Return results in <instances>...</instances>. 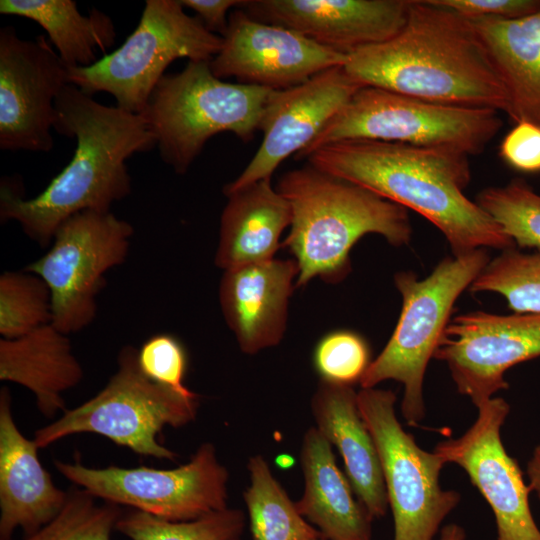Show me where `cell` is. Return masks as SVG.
Listing matches in <instances>:
<instances>
[{
    "mask_svg": "<svg viewBox=\"0 0 540 540\" xmlns=\"http://www.w3.org/2000/svg\"><path fill=\"white\" fill-rule=\"evenodd\" d=\"M137 362L141 372L153 382L186 397L198 395L184 385L187 354L173 335L161 333L151 336L138 350Z\"/></svg>",
    "mask_w": 540,
    "mask_h": 540,
    "instance_id": "836d02e7",
    "label": "cell"
},
{
    "mask_svg": "<svg viewBox=\"0 0 540 540\" xmlns=\"http://www.w3.org/2000/svg\"><path fill=\"white\" fill-rule=\"evenodd\" d=\"M300 462L304 492L298 512L325 540H371L372 518L336 464L332 445L315 427L304 434Z\"/></svg>",
    "mask_w": 540,
    "mask_h": 540,
    "instance_id": "7402d4cb",
    "label": "cell"
},
{
    "mask_svg": "<svg viewBox=\"0 0 540 540\" xmlns=\"http://www.w3.org/2000/svg\"><path fill=\"white\" fill-rule=\"evenodd\" d=\"M464 529L455 523L445 525L440 532L439 540H465Z\"/></svg>",
    "mask_w": 540,
    "mask_h": 540,
    "instance_id": "f35d334b",
    "label": "cell"
},
{
    "mask_svg": "<svg viewBox=\"0 0 540 540\" xmlns=\"http://www.w3.org/2000/svg\"><path fill=\"white\" fill-rule=\"evenodd\" d=\"M343 67L361 87L505 113L508 106L472 21L432 0H409L402 29L384 42L348 53Z\"/></svg>",
    "mask_w": 540,
    "mask_h": 540,
    "instance_id": "3957f363",
    "label": "cell"
},
{
    "mask_svg": "<svg viewBox=\"0 0 540 540\" xmlns=\"http://www.w3.org/2000/svg\"><path fill=\"white\" fill-rule=\"evenodd\" d=\"M469 20L517 19L540 10V0H432Z\"/></svg>",
    "mask_w": 540,
    "mask_h": 540,
    "instance_id": "d590c367",
    "label": "cell"
},
{
    "mask_svg": "<svg viewBox=\"0 0 540 540\" xmlns=\"http://www.w3.org/2000/svg\"><path fill=\"white\" fill-rule=\"evenodd\" d=\"M55 109L54 129L76 139L70 162L33 198L25 199L6 179L0 187L1 221L18 222L41 246L79 212H110L132 189L127 159L156 147L142 114L103 105L73 84L58 95Z\"/></svg>",
    "mask_w": 540,
    "mask_h": 540,
    "instance_id": "6da1fadb",
    "label": "cell"
},
{
    "mask_svg": "<svg viewBox=\"0 0 540 540\" xmlns=\"http://www.w3.org/2000/svg\"><path fill=\"white\" fill-rule=\"evenodd\" d=\"M69 84L68 68L44 35L18 37L0 29V148L49 152L56 119L55 100Z\"/></svg>",
    "mask_w": 540,
    "mask_h": 540,
    "instance_id": "4fadbf2b",
    "label": "cell"
},
{
    "mask_svg": "<svg viewBox=\"0 0 540 540\" xmlns=\"http://www.w3.org/2000/svg\"><path fill=\"white\" fill-rule=\"evenodd\" d=\"M489 261L486 248H479L444 258L422 280L411 271L394 276L402 296L400 317L386 346L359 383L361 388H374L386 380L402 383L401 413L409 425H417L425 417L426 369L450 322L454 304Z\"/></svg>",
    "mask_w": 540,
    "mask_h": 540,
    "instance_id": "8992f818",
    "label": "cell"
},
{
    "mask_svg": "<svg viewBox=\"0 0 540 540\" xmlns=\"http://www.w3.org/2000/svg\"><path fill=\"white\" fill-rule=\"evenodd\" d=\"M315 427L343 458L346 476L372 519L385 516L388 498L379 454L349 385L321 380L311 398Z\"/></svg>",
    "mask_w": 540,
    "mask_h": 540,
    "instance_id": "44dd1931",
    "label": "cell"
},
{
    "mask_svg": "<svg viewBox=\"0 0 540 540\" xmlns=\"http://www.w3.org/2000/svg\"><path fill=\"white\" fill-rule=\"evenodd\" d=\"M272 91L226 82L212 73L209 62L189 61L181 72L161 78L141 114L162 161L182 175L216 134L252 140Z\"/></svg>",
    "mask_w": 540,
    "mask_h": 540,
    "instance_id": "5b68a950",
    "label": "cell"
},
{
    "mask_svg": "<svg viewBox=\"0 0 540 540\" xmlns=\"http://www.w3.org/2000/svg\"><path fill=\"white\" fill-rule=\"evenodd\" d=\"M250 485L243 498L247 507L252 540H313L322 538L297 510L273 476L262 455L249 458Z\"/></svg>",
    "mask_w": 540,
    "mask_h": 540,
    "instance_id": "4316f807",
    "label": "cell"
},
{
    "mask_svg": "<svg viewBox=\"0 0 540 540\" xmlns=\"http://www.w3.org/2000/svg\"><path fill=\"white\" fill-rule=\"evenodd\" d=\"M504 86L506 113L540 126V10L517 19L471 20Z\"/></svg>",
    "mask_w": 540,
    "mask_h": 540,
    "instance_id": "d4e9b609",
    "label": "cell"
},
{
    "mask_svg": "<svg viewBox=\"0 0 540 540\" xmlns=\"http://www.w3.org/2000/svg\"><path fill=\"white\" fill-rule=\"evenodd\" d=\"M499 154L512 168L524 173L540 172V126L519 121L504 136Z\"/></svg>",
    "mask_w": 540,
    "mask_h": 540,
    "instance_id": "e575fe53",
    "label": "cell"
},
{
    "mask_svg": "<svg viewBox=\"0 0 540 540\" xmlns=\"http://www.w3.org/2000/svg\"><path fill=\"white\" fill-rule=\"evenodd\" d=\"M477 409L472 426L456 439L439 442L434 452L446 463L460 466L490 505L497 540H540V529L529 505L531 489L500 436L510 406L497 397Z\"/></svg>",
    "mask_w": 540,
    "mask_h": 540,
    "instance_id": "9a60e30c",
    "label": "cell"
},
{
    "mask_svg": "<svg viewBox=\"0 0 540 540\" xmlns=\"http://www.w3.org/2000/svg\"><path fill=\"white\" fill-rule=\"evenodd\" d=\"M48 285L31 272H4L0 276V334L14 339L51 323Z\"/></svg>",
    "mask_w": 540,
    "mask_h": 540,
    "instance_id": "1f68e13d",
    "label": "cell"
},
{
    "mask_svg": "<svg viewBox=\"0 0 540 540\" xmlns=\"http://www.w3.org/2000/svg\"><path fill=\"white\" fill-rule=\"evenodd\" d=\"M184 8L193 10L212 33L222 37L228 27V11L241 7L245 1L239 0H179Z\"/></svg>",
    "mask_w": 540,
    "mask_h": 540,
    "instance_id": "8d00e7d4",
    "label": "cell"
},
{
    "mask_svg": "<svg viewBox=\"0 0 540 540\" xmlns=\"http://www.w3.org/2000/svg\"><path fill=\"white\" fill-rule=\"evenodd\" d=\"M527 475L529 487L533 490L540 501V444L537 445L527 463Z\"/></svg>",
    "mask_w": 540,
    "mask_h": 540,
    "instance_id": "74e56055",
    "label": "cell"
},
{
    "mask_svg": "<svg viewBox=\"0 0 540 540\" xmlns=\"http://www.w3.org/2000/svg\"><path fill=\"white\" fill-rule=\"evenodd\" d=\"M520 248L540 249V194L522 179L481 190L475 201Z\"/></svg>",
    "mask_w": 540,
    "mask_h": 540,
    "instance_id": "4dcf8cb0",
    "label": "cell"
},
{
    "mask_svg": "<svg viewBox=\"0 0 540 540\" xmlns=\"http://www.w3.org/2000/svg\"><path fill=\"white\" fill-rule=\"evenodd\" d=\"M7 387L0 391V540L17 529L29 536L63 508L67 491L58 488L38 457L34 440L18 429Z\"/></svg>",
    "mask_w": 540,
    "mask_h": 540,
    "instance_id": "ffe728a7",
    "label": "cell"
},
{
    "mask_svg": "<svg viewBox=\"0 0 540 540\" xmlns=\"http://www.w3.org/2000/svg\"><path fill=\"white\" fill-rule=\"evenodd\" d=\"M245 514L225 508L191 521H169L148 513L124 512L116 530L130 540H242Z\"/></svg>",
    "mask_w": 540,
    "mask_h": 540,
    "instance_id": "83f0119b",
    "label": "cell"
},
{
    "mask_svg": "<svg viewBox=\"0 0 540 540\" xmlns=\"http://www.w3.org/2000/svg\"><path fill=\"white\" fill-rule=\"evenodd\" d=\"M358 408L376 445L394 519V540H434L460 494L444 490L440 473L446 462L418 446L395 413L391 390L361 388Z\"/></svg>",
    "mask_w": 540,
    "mask_h": 540,
    "instance_id": "30bf717a",
    "label": "cell"
},
{
    "mask_svg": "<svg viewBox=\"0 0 540 540\" xmlns=\"http://www.w3.org/2000/svg\"><path fill=\"white\" fill-rule=\"evenodd\" d=\"M220 218L217 267L225 270L274 258L280 237L291 224V209L271 179L226 195Z\"/></svg>",
    "mask_w": 540,
    "mask_h": 540,
    "instance_id": "603a6c76",
    "label": "cell"
},
{
    "mask_svg": "<svg viewBox=\"0 0 540 540\" xmlns=\"http://www.w3.org/2000/svg\"><path fill=\"white\" fill-rule=\"evenodd\" d=\"M540 357V313L457 315L445 328L434 358L447 364L457 391L478 407L509 387L511 367Z\"/></svg>",
    "mask_w": 540,
    "mask_h": 540,
    "instance_id": "5bb4252c",
    "label": "cell"
},
{
    "mask_svg": "<svg viewBox=\"0 0 540 540\" xmlns=\"http://www.w3.org/2000/svg\"><path fill=\"white\" fill-rule=\"evenodd\" d=\"M468 290L502 295L514 313H540V249L501 251L486 264Z\"/></svg>",
    "mask_w": 540,
    "mask_h": 540,
    "instance_id": "f1b7e54d",
    "label": "cell"
},
{
    "mask_svg": "<svg viewBox=\"0 0 540 540\" xmlns=\"http://www.w3.org/2000/svg\"><path fill=\"white\" fill-rule=\"evenodd\" d=\"M97 500L81 487L69 489L57 516L22 540H112L123 509L120 505Z\"/></svg>",
    "mask_w": 540,
    "mask_h": 540,
    "instance_id": "f546056e",
    "label": "cell"
},
{
    "mask_svg": "<svg viewBox=\"0 0 540 540\" xmlns=\"http://www.w3.org/2000/svg\"><path fill=\"white\" fill-rule=\"evenodd\" d=\"M137 352L124 347L117 371L101 391L36 430L37 447L46 448L72 434L95 433L138 455L175 460L179 455L160 444L158 434L165 426L178 428L192 422L199 396H183L147 378L139 369Z\"/></svg>",
    "mask_w": 540,
    "mask_h": 540,
    "instance_id": "ba28073f",
    "label": "cell"
},
{
    "mask_svg": "<svg viewBox=\"0 0 540 540\" xmlns=\"http://www.w3.org/2000/svg\"><path fill=\"white\" fill-rule=\"evenodd\" d=\"M82 378L70 340L51 323L21 337L0 340V379L29 389L46 418L67 410L62 394Z\"/></svg>",
    "mask_w": 540,
    "mask_h": 540,
    "instance_id": "cb8c5ba5",
    "label": "cell"
},
{
    "mask_svg": "<svg viewBox=\"0 0 540 540\" xmlns=\"http://www.w3.org/2000/svg\"><path fill=\"white\" fill-rule=\"evenodd\" d=\"M276 189L291 209L281 244L297 262L296 287L315 277L342 281L351 270L352 247L366 234L381 235L395 247L411 240L407 209L310 164L284 173Z\"/></svg>",
    "mask_w": 540,
    "mask_h": 540,
    "instance_id": "277c9868",
    "label": "cell"
},
{
    "mask_svg": "<svg viewBox=\"0 0 540 540\" xmlns=\"http://www.w3.org/2000/svg\"><path fill=\"white\" fill-rule=\"evenodd\" d=\"M305 159L321 171L420 214L442 232L453 256L479 248L516 247L499 224L464 194L471 180L465 153L347 140L321 146Z\"/></svg>",
    "mask_w": 540,
    "mask_h": 540,
    "instance_id": "7a4b0ae2",
    "label": "cell"
},
{
    "mask_svg": "<svg viewBox=\"0 0 540 540\" xmlns=\"http://www.w3.org/2000/svg\"><path fill=\"white\" fill-rule=\"evenodd\" d=\"M499 113L361 87L296 158L305 159L321 146L347 140H376L478 155L500 131L503 122Z\"/></svg>",
    "mask_w": 540,
    "mask_h": 540,
    "instance_id": "52a82bcc",
    "label": "cell"
},
{
    "mask_svg": "<svg viewBox=\"0 0 540 540\" xmlns=\"http://www.w3.org/2000/svg\"><path fill=\"white\" fill-rule=\"evenodd\" d=\"M359 88L343 66H336L300 85L273 90L259 125L262 143L241 174L224 186V194L271 179L285 159L310 145Z\"/></svg>",
    "mask_w": 540,
    "mask_h": 540,
    "instance_id": "e0dca14e",
    "label": "cell"
},
{
    "mask_svg": "<svg viewBox=\"0 0 540 540\" xmlns=\"http://www.w3.org/2000/svg\"><path fill=\"white\" fill-rule=\"evenodd\" d=\"M298 274L294 259L276 258L224 271L219 303L243 353L253 355L280 343Z\"/></svg>",
    "mask_w": 540,
    "mask_h": 540,
    "instance_id": "d6986e66",
    "label": "cell"
},
{
    "mask_svg": "<svg viewBox=\"0 0 540 540\" xmlns=\"http://www.w3.org/2000/svg\"><path fill=\"white\" fill-rule=\"evenodd\" d=\"M408 7L409 0H250L240 8L347 55L395 36Z\"/></svg>",
    "mask_w": 540,
    "mask_h": 540,
    "instance_id": "ac0fdd59",
    "label": "cell"
},
{
    "mask_svg": "<svg viewBox=\"0 0 540 540\" xmlns=\"http://www.w3.org/2000/svg\"><path fill=\"white\" fill-rule=\"evenodd\" d=\"M313 540H325V539H323V538H317V539H313Z\"/></svg>",
    "mask_w": 540,
    "mask_h": 540,
    "instance_id": "ab89813d",
    "label": "cell"
},
{
    "mask_svg": "<svg viewBox=\"0 0 540 540\" xmlns=\"http://www.w3.org/2000/svg\"><path fill=\"white\" fill-rule=\"evenodd\" d=\"M133 231L111 211H82L66 219L49 251L27 266L50 289L51 324L59 331L78 332L94 320L104 275L125 262Z\"/></svg>",
    "mask_w": 540,
    "mask_h": 540,
    "instance_id": "7c38bea8",
    "label": "cell"
},
{
    "mask_svg": "<svg viewBox=\"0 0 540 540\" xmlns=\"http://www.w3.org/2000/svg\"><path fill=\"white\" fill-rule=\"evenodd\" d=\"M67 480L102 501L124 505L169 521H191L227 508L228 470L210 442L177 468L145 466L90 468L79 460H55Z\"/></svg>",
    "mask_w": 540,
    "mask_h": 540,
    "instance_id": "8fae6325",
    "label": "cell"
},
{
    "mask_svg": "<svg viewBox=\"0 0 540 540\" xmlns=\"http://www.w3.org/2000/svg\"><path fill=\"white\" fill-rule=\"evenodd\" d=\"M0 13L28 18L49 36L67 68L88 67L116 39L112 19L97 9L82 15L72 0H1Z\"/></svg>",
    "mask_w": 540,
    "mask_h": 540,
    "instance_id": "484cf974",
    "label": "cell"
},
{
    "mask_svg": "<svg viewBox=\"0 0 540 540\" xmlns=\"http://www.w3.org/2000/svg\"><path fill=\"white\" fill-rule=\"evenodd\" d=\"M221 46L222 37L187 14L179 0H147L123 44L91 66L68 68L69 83L90 96L109 93L119 108L141 114L172 62H210Z\"/></svg>",
    "mask_w": 540,
    "mask_h": 540,
    "instance_id": "9c48e42d",
    "label": "cell"
},
{
    "mask_svg": "<svg viewBox=\"0 0 540 540\" xmlns=\"http://www.w3.org/2000/svg\"><path fill=\"white\" fill-rule=\"evenodd\" d=\"M346 54L322 46L292 29L259 21L239 7L229 15L220 51L209 62L224 80L282 90L343 66Z\"/></svg>",
    "mask_w": 540,
    "mask_h": 540,
    "instance_id": "2e32d148",
    "label": "cell"
},
{
    "mask_svg": "<svg viewBox=\"0 0 540 540\" xmlns=\"http://www.w3.org/2000/svg\"><path fill=\"white\" fill-rule=\"evenodd\" d=\"M313 362L321 380L352 386L361 380L370 365L367 342L349 330L332 331L317 343Z\"/></svg>",
    "mask_w": 540,
    "mask_h": 540,
    "instance_id": "d6a6232c",
    "label": "cell"
}]
</instances>
